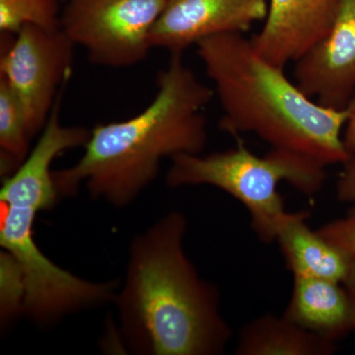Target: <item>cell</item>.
<instances>
[{
  "mask_svg": "<svg viewBox=\"0 0 355 355\" xmlns=\"http://www.w3.org/2000/svg\"><path fill=\"white\" fill-rule=\"evenodd\" d=\"M58 0H0L1 35L15 36L26 26L60 28Z\"/></svg>",
  "mask_w": 355,
  "mask_h": 355,
  "instance_id": "2e32d148",
  "label": "cell"
},
{
  "mask_svg": "<svg viewBox=\"0 0 355 355\" xmlns=\"http://www.w3.org/2000/svg\"><path fill=\"white\" fill-rule=\"evenodd\" d=\"M31 139L19 100L9 84L0 77V148L4 179L27 157L31 151Z\"/></svg>",
  "mask_w": 355,
  "mask_h": 355,
  "instance_id": "9a60e30c",
  "label": "cell"
},
{
  "mask_svg": "<svg viewBox=\"0 0 355 355\" xmlns=\"http://www.w3.org/2000/svg\"><path fill=\"white\" fill-rule=\"evenodd\" d=\"M64 89L58 95L36 146L19 167L4 179L0 202L30 207L39 212L51 209L57 203L60 196L53 182L51 164L64 151L84 147L91 133L86 128L67 127L62 123L60 109Z\"/></svg>",
  "mask_w": 355,
  "mask_h": 355,
  "instance_id": "30bf717a",
  "label": "cell"
},
{
  "mask_svg": "<svg viewBox=\"0 0 355 355\" xmlns=\"http://www.w3.org/2000/svg\"><path fill=\"white\" fill-rule=\"evenodd\" d=\"M316 231L343 254L355 256V209L347 216L330 221Z\"/></svg>",
  "mask_w": 355,
  "mask_h": 355,
  "instance_id": "ac0fdd59",
  "label": "cell"
},
{
  "mask_svg": "<svg viewBox=\"0 0 355 355\" xmlns=\"http://www.w3.org/2000/svg\"><path fill=\"white\" fill-rule=\"evenodd\" d=\"M67 1H69V0H67Z\"/></svg>",
  "mask_w": 355,
  "mask_h": 355,
  "instance_id": "7402d4cb",
  "label": "cell"
},
{
  "mask_svg": "<svg viewBox=\"0 0 355 355\" xmlns=\"http://www.w3.org/2000/svg\"><path fill=\"white\" fill-rule=\"evenodd\" d=\"M336 343L301 328L284 315L265 314L240 330L236 355H331Z\"/></svg>",
  "mask_w": 355,
  "mask_h": 355,
  "instance_id": "5bb4252c",
  "label": "cell"
},
{
  "mask_svg": "<svg viewBox=\"0 0 355 355\" xmlns=\"http://www.w3.org/2000/svg\"><path fill=\"white\" fill-rule=\"evenodd\" d=\"M293 81L327 108H347L355 89V0H336L326 34L293 62Z\"/></svg>",
  "mask_w": 355,
  "mask_h": 355,
  "instance_id": "ba28073f",
  "label": "cell"
},
{
  "mask_svg": "<svg viewBox=\"0 0 355 355\" xmlns=\"http://www.w3.org/2000/svg\"><path fill=\"white\" fill-rule=\"evenodd\" d=\"M307 211L286 212L277 229V241L293 275L342 284L349 257L311 230Z\"/></svg>",
  "mask_w": 355,
  "mask_h": 355,
  "instance_id": "4fadbf2b",
  "label": "cell"
},
{
  "mask_svg": "<svg viewBox=\"0 0 355 355\" xmlns=\"http://www.w3.org/2000/svg\"><path fill=\"white\" fill-rule=\"evenodd\" d=\"M347 110L349 116L343 128V144L350 155L355 156V89L347 104Z\"/></svg>",
  "mask_w": 355,
  "mask_h": 355,
  "instance_id": "ffe728a7",
  "label": "cell"
},
{
  "mask_svg": "<svg viewBox=\"0 0 355 355\" xmlns=\"http://www.w3.org/2000/svg\"><path fill=\"white\" fill-rule=\"evenodd\" d=\"M284 316L301 328L336 343L355 331L354 307L340 282L293 275Z\"/></svg>",
  "mask_w": 355,
  "mask_h": 355,
  "instance_id": "7c38bea8",
  "label": "cell"
},
{
  "mask_svg": "<svg viewBox=\"0 0 355 355\" xmlns=\"http://www.w3.org/2000/svg\"><path fill=\"white\" fill-rule=\"evenodd\" d=\"M168 0H69L60 29L93 64L125 69L153 48L150 35Z\"/></svg>",
  "mask_w": 355,
  "mask_h": 355,
  "instance_id": "8992f818",
  "label": "cell"
},
{
  "mask_svg": "<svg viewBox=\"0 0 355 355\" xmlns=\"http://www.w3.org/2000/svg\"><path fill=\"white\" fill-rule=\"evenodd\" d=\"M342 284L349 295L355 315V256L349 257V268Z\"/></svg>",
  "mask_w": 355,
  "mask_h": 355,
  "instance_id": "44dd1931",
  "label": "cell"
},
{
  "mask_svg": "<svg viewBox=\"0 0 355 355\" xmlns=\"http://www.w3.org/2000/svg\"><path fill=\"white\" fill-rule=\"evenodd\" d=\"M1 203L0 245L20 266L25 282L24 314L41 326L114 300L119 282H89L55 265L35 241L38 210Z\"/></svg>",
  "mask_w": 355,
  "mask_h": 355,
  "instance_id": "5b68a950",
  "label": "cell"
},
{
  "mask_svg": "<svg viewBox=\"0 0 355 355\" xmlns=\"http://www.w3.org/2000/svg\"><path fill=\"white\" fill-rule=\"evenodd\" d=\"M153 102L135 116L91 130L83 157L53 172L60 197L76 195L86 184L91 197L114 207L130 205L155 178L164 158L200 154L207 141L205 110L214 90L171 53L156 79Z\"/></svg>",
  "mask_w": 355,
  "mask_h": 355,
  "instance_id": "7a4b0ae2",
  "label": "cell"
},
{
  "mask_svg": "<svg viewBox=\"0 0 355 355\" xmlns=\"http://www.w3.org/2000/svg\"><path fill=\"white\" fill-rule=\"evenodd\" d=\"M336 1L270 0L265 24L251 39L254 49L270 64L286 69L326 34Z\"/></svg>",
  "mask_w": 355,
  "mask_h": 355,
  "instance_id": "8fae6325",
  "label": "cell"
},
{
  "mask_svg": "<svg viewBox=\"0 0 355 355\" xmlns=\"http://www.w3.org/2000/svg\"><path fill=\"white\" fill-rule=\"evenodd\" d=\"M336 182V197L343 202L355 205V156L343 163Z\"/></svg>",
  "mask_w": 355,
  "mask_h": 355,
  "instance_id": "d6986e66",
  "label": "cell"
},
{
  "mask_svg": "<svg viewBox=\"0 0 355 355\" xmlns=\"http://www.w3.org/2000/svg\"><path fill=\"white\" fill-rule=\"evenodd\" d=\"M166 174L170 188L216 187L239 200L251 217V227L261 242L277 240L287 211L277 187L286 182L307 197L323 188L327 166L304 154L272 147L263 156L252 153L240 137L235 148L202 154H181L171 159Z\"/></svg>",
  "mask_w": 355,
  "mask_h": 355,
  "instance_id": "277c9868",
  "label": "cell"
},
{
  "mask_svg": "<svg viewBox=\"0 0 355 355\" xmlns=\"http://www.w3.org/2000/svg\"><path fill=\"white\" fill-rule=\"evenodd\" d=\"M1 36L0 77L19 100L33 139L43 132L58 95L67 87L76 44L60 28L26 26L15 36Z\"/></svg>",
  "mask_w": 355,
  "mask_h": 355,
  "instance_id": "52a82bcc",
  "label": "cell"
},
{
  "mask_svg": "<svg viewBox=\"0 0 355 355\" xmlns=\"http://www.w3.org/2000/svg\"><path fill=\"white\" fill-rule=\"evenodd\" d=\"M196 46L223 111V132L236 139L253 133L272 147L304 154L327 167L352 157L343 139L347 108H327L306 95L284 69L259 55L251 39L227 33Z\"/></svg>",
  "mask_w": 355,
  "mask_h": 355,
  "instance_id": "3957f363",
  "label": "cell"
},
{
  "mask_svg": "<svg viewBox=\"0 0 355 355\" xmlns=\"http://www.w3.org/2000/svg\"><path fill=\"white\" fill-rule=\"evenodd\" d=\"M25 282L20 266L12 254H0V318L7 324L24 313Z\"/></svg>",
  "mask_w": 355,
  "mask_h": 355,
  "instance_id": "e0dca14e",
  "label": "cell"
},
{
  "mask_svg": "<svg viewBox=\"0 0 355 355\" xmlns=\"http://www.w3.org/2000/svg\"><path fill=\"white\" fill-rule=\"evenodd\" d=\"M270 0H168L150 41L153 48L183 53L216 35L249 31L266 20Z\"/></svg>",
  "mask_w": 355,
  "mask_h": 355,
  "instance_id": "9c48e42d",
  "label": "cell"
},
{
  "mask_svg": "<svg viewBox=\"0 0 355 355\" xmlns=\"http://www.w3.org/2000/svg\"><path fill=\"white\" fill-rule=\"evenodd\" d=\"M188 219L169 212L130 243L127 275L114 302L132 354L220 355L230 340L220 294L187 256Z\"/></svg>",
  "mask_w": 355,
  "mask_h": 355,
  "instance_id": "6da1fadb",
  "label": "cell"
}]
</instances>
